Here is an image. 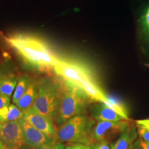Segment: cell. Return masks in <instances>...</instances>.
<instances>
[{
	"instance_id": "obj_1",
	"label": "cell",
	"mask_w": 149,
	"mask_h": 149,
	"mask_svg": "<svg viewBox=\"0 0 149 149\" xmlns=\"http://www.w3.org/2000/svg\"><path fill=\"white\" fill-rule=\"evenodd\" d=\"M7 43L31 68L41 72H49L59 57L42 38L30 34H16L6 38Z\"/></svg>"
},
{
	"instance_id": "obj_2",
	"label": "cell",
	"mask_w": 149,
	"mask_h": 149,
	"mask_svg": "<svg viewBox=\"0 0 149 149\" xmlns=\"http://www.w3.org/2000/svg\"><path fill=\"white\" fill-rule=\"evenodd\" d=\"M63 95V80L44 78L39 82L37 98L32 109L56 122Z\"/></svg>"
},
{
	"instance_id": "obj_3",
	"label": "cell",
	"mask_w": 149,
	"mask_h": 149,
	"mask_svg": "<svg viewBox=\"0 0 149 149\" xmlns=\"http://www.w3.org/2000/svg\"><path fill=\"white\" fill-rule=\"evenodd\" d=\"M62 80L63 95L56 120L60 125L71 118L86 114L92 101L79 86Z\"/></svg>"
},
{
	"instance_id": "obj_4",
	"label": "cell",
	"mask_w": 149,
	"mask_h": 149,
	"mask_svg": "<svg viewBox=\"0 0 149 149\" xmlns=\"http://www.w3.org/2000/svg\"><path fill=\"white\" fill-rule=\"evenodd\" d=\"M95 124L96 121L91 116L86 114L75 116L60 125L56 139L61 143L93 144L91 133Z\"/></svg>"
},
{
	"instance_id": "obj_5",
	"label": "cell",
	"mask_w": 149,
	"mask_h": 149,
	"mask_svg": "<svg viewBox=\"0 0 149 149\" xmlns=\"http://www.w3.org/2000/svg\"><path fill=\"white\" fill-rule=\"evenodd\" d=\"M54 71L61 79L69 81L79 87L86 81L95 79L89 65L79 59L59 57Z\"/></svg>"
},
{
	"instance_id": "obj_6",
	"label": "cell",
	"mask_w": 149,
	"mask_h": 149,
	"mask_svg": "<svg viewBox=\"0 0 149 149\" xmlns=\"http://www.w3.org/2000/svg\"><path fill=\"white\" fill-rule=\"evenodd\" d=\"M131 123L129 120H122L117 122H98L92 129L91 137L93 142L103 140L109 141L118 134H121Z\"/></svg>"
},
{
	"instance_id": "obj_7",
	"label": "cell",
	"mask_w": 149,
	"mask_h": 149,
	"mask_svg": "<svg viewBox=\"0 0 149 149\" xmlns=\"http://www.w3.org/2000/svg\"><path fill=\"white\" fill-rule=\"evenodd\" d=\"M0 141L7 149H21L25 144L18 120L0 123Z\"/></svg>"
},
{
	"instance_id": "obj_8",
	"label": "cell",
	"mask_w": 149,
	"mask_h": 149,
	"mask_svg": "<svg viewBox=\"0 0 149 149\" xmlns=\"http://www.w3.org/2000/svg\"><path fill=\"white\" fill-rule=\"evenodd\" d=\"M90 111L91 117L98 122L129 120L125 111L117 103L109 106L104 103L97 102L91 107Z\"/></svg>"
},
{
	"instance_id": "obj_9",
	"label": "cell",
	"mask_w": 149,
	"mask_h": 149,
	"mask_svg": "<svg viewBox=\"0 0 149 149\" xmlns=\"http://www.w3.org/2000/svg\"><path fill=\"white\" fill-rule=\"evenodd\" d=\"M22 118L38 130L50 138L56 139L57 130L49 118L34 111L30 107L23 112Z\"/></svg>"
},
{
	"instance_id": "obj_10",
	"label": "cell",
	"mask_w": 149,
	"mask_h": 149,
	"mask_svg": "<svg viewBox=\"0 0 149 149\" xmlns=\"http://www.w3.org/2000/svg\"><path fill=\"white\" fill-rule=\"evenodd\" d=\"M18 120L21 127L25 143L33 149H38L56 139L50 138L47 135L38 130L23 118H19Z\"/></svg>"
},
{
	"instance_id": "obj_11",
	"label": "cell",
	"mask_w": 149,
	"mask_h": 149,
	"mask_svg": "<svg viewBox=\"0 0 149 149\" xmlns=\"http://www.w3.org/2000/svg\"><path fill=\"white\" fill-rule=\"evenodd\" d=\"M80 87L92 101L104 103L109 106H113L116 104L108 99L96 83L95 79L86 81L80 85Z\"/></svg>"
},
{
	"instance_id": "obj_12",
	"label": "cell",
	"mask_w": 149,
	"mask_h": 149,
	"mask_svg": "<svg viewBox=\"0 0 149 149\" xmlns=\"http://www.w3.org/2000/svg\"><path fill=\"white\" fill-rule=\"evenodd\" d=\"M137 128L133 123L126 128L117 140L112 143L111 149H128L138 138Z\"/></svg>"
},
{
	"instance_id": "obj_13",
	"label": "cell",
	"mask_w": 149,
	"mask_h": 149,
	"mask_svg": "<svg viewBox=\"0 0 149 149\" xmlns=\"http://www.w3.org/2000/svg\"><path fill=\"white\" fill-rule=\"evenodd\" d=\"M39 82L36 80H31L27 90L16 103V106L22 112L31 107L38 95Z\"/></svg>"
},
{
	"instance_id": "obj_14",
	"label": "cell",
	"mask_w": 149,
	"mask_h": 149,
	"mask_svg": "<svg viewBox=\"0 0 149 149\" xmlns=\"http://www.w3.org/2000/svg\"><path fill=\"white\" fill-rule=\"evenodd\" d=\"M139 24L142 37L149 45V4L146 6L141 12Z\"/></svg>"
},
{
	"instance_id": "obj_15",
	"label": "cell",
	"mask_w": 149,
	"mask_h": 149,
	"mask_svg": "<svg viewBox=\"0 0 149 149\" xmlns=\"http://www.w3.org/2000/svg\"><path fill=\"white\" fill-rule=\"evenodd\" d=\"M17 82V78L14 75H3L0 85V93L10 97L16 88Z\"/></svg>"
},
{
	"instance_id": "obj_16",
	"label": "cell",
	"mask_w": 149,
	"mask_h": 149,
	"mask_svg": "<svg viewBox=\"0 0 149 149\" xmlns=\"http://www.w3.org/2000/svg\"><path fill=\"white\" fill-rule=\"evenodd\" d=\"M31 82V79L27 76L21 75L18 79L17 84L12 97V102L16 104L24 95Z\"/></svg>"
},
{
	"instance_id": "obj_17",
	"label": "cell",
	"mask_w": 149,
	"mask_h": 149,
	"mask_svg": "<svg viewBox=\"0 0 149 149\" xmlns=\"http://www.w3.org/2000/svg\"><path fill=\"white\" fill-rule=\"evenodd\" d=\"M23 112L13 104H11L8 106V112L6 118V122H12L18 120L22 118Z\"/></svg>"
},
{
	"instance_id": "obj_18",
	"label": "cell",
	"mask_w": 149,
	"mask_h": 149,
	"mask_svg": "<svg viewBox=\"0 0 149 149\" xmlns=\"http://www.w3.org/2000/svg\"><path fill=\"white\" fill-rule=\"evenodd\" d=\"M64 144L55 139L53 141L45 144L37 149H64Z\"/></svg>"
},
{
	"instance_id": "obj_19",
	"label": "cell",
	"mask_w": 149,
	"mask_h": 149,
	"mask_svg": "<svg viewBox=\"0 0 149 149\" xmlns=\"http://www.w3.org/2000/svg\"><path fill=\"white\" fill-rule=\"evenodd\" d=\"M137 132L142 140L149 143V129L141 125H137Z\"/></svg>"
},
{
	"instance_id": "obj_20",
	"label": "cell",
	"mask_w": 149,
	"mask_h": 149,
	"mask_svg": "<svg viewBox=\"0 0 149 149\" xmlns=\"http://www.w3.org/2000/svg\"><path fill=\"white\" fill-rule=\"evenodd\" d=\"M90 145H84L79 143H71L64 149H89Z\"/></svg>"
},
{
	"instance_id": "obj_21",
	"label": "cell",
	"mask_w": 149,
	"mask_h": 149,
	"mask_svg": "<svg viewBox=\"0 0 149 149\" xmlns=\"http://www.w3.org/2000/svg\"><path fill=\"white\" fill-rule=\"evenodd\" d=\"M10 97L0 93V109L10 106Z\"/></svg>"
},
{
	"instance_id": "obj_22",
	"label": "cell",
	"mask_w": 149,
	"mask_h": 149,
	"mask_svg": "<svg viewBox=\"0 0 149 149\" xmlns=\"http://www.w3.org/2000/svg\"><path fill=\"white\" fill-rule=\"evenodd\" d=\"M8 112V106L0 109V123L6 122L7 116Z\"/></svg>"
},
{
	"instance_id": "obj_23",
	"label": "cell",
	"mask_w": 149,
	"mask_h": 149,
	"mask_svg": "<svg viewBox=\"0 0 149 149\" xmlns=\"http://www.w3.org/2000/svg\"><path fill=\"white\" fill-rule=\"evenodd\" d=\"M96 149H110L109 141L103 140L95 144Z\"/></svg>"
},
{
	"instance_id": "obj_24",
	"label": "cell",
	"mask_w": 149,
	"mask_h": 149,
	"mask_svg": "<svg viewBox=\"0 0 149 149\" xmlns=\"http://www.w3.org/2000/svg\"><path fill=\"white\" fill-rule=\"evenodd\" d=\"M136 123L137 125H141V126H143L145 128L149 129V119L136 120Z\"/></svg>"
},
{
	"instance_id": "obj_25",
	"label": "cell",
	"mask_w": 149,
	"mask_h": 149,
	"mask_svg": "<svg viewBox=\"0 0 149 149\" xmlns=\"http://www.w3.org/2000/svg\"><path fill=\"white\" fill-rule=\"evenodd\" d=\"M128 149H142L140 144V141H136L134 142Z\"/></svg>"
},
{
	"instance_id": "obj_26",
	"label": "cell",
	"mask_w": 149,
	"mask_h": 149,
	"mask_svg": "<svg viewBox=\"0 0 149 149\" xmlns=\"http://www.w3.org/2000/svg\"><path fill=\"white\" fill-rule=\"evenodd\" d=\"M140 144L142 149H149V143L141 140H140Z\"/></svg>"
},
{
	"instance_id": "obj_27",
	"label": "cell",
	"mask_w": 149,
	"mask_h": 149,
	"mask_svg": "<svg viewBox=\"0 0 149 149\" xmlns=\"http://www.w3.org/2000/svg\"><path fill=\"white\" fill-rule=\"evenodd\" d=\"M0 149H7L1 141H0Z\"/></svg>"
},
{
	"instance_id": "obj_28",
	"label": "cell",
	"mask_w": 149,
	"mask_h": 149,
	"mask_svg": "<svg viewBox=\"0 0 149 149\" xmlns=\"http://www.w3.org/2000/svg\"><path fill=\"white\" fill-rule=\"evenodd\" d=\"M89 149H96L95 144H92L90 145V148Z\"/></svg>"
},
{
	"instance_id": "obj_29",
	"label": "cell",
	"mask_w": 149,
	"mask_h": 149,
	"mask_svg": "<svg viewBox=\"0 0 149 149\" xmlns=\"http://www.w3.org/2000/svg\"><path fill=\"white\" fill-rule=\"evenodd\" d=\"M3 75H2V74L0 73V85H1V82H2V78H3Z\"/></svg>"
},
{
	"instance_id": "obj_30",
	"label": "cell",
	"mask_w": 149,
	"mask_h": 149,
	"mask_svg": "<svg viewBox=\"0 0 149 149\" xmlns=\"http://www.w3.org/2000/svg\"><path fill=\"white\" fill-rule=\"evenodd\" d=\"M21 149H34L31 147H22Z\"/></svg>"
}]
</instances>
